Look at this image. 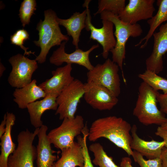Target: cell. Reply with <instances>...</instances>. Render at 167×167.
<instances>
[{
    "label": "cell",
    "mask_w": 167,
    "mask_h": 167,
    "mask_svg": "<svg viewBox=\"0 0 167 167\" xmlns=\"http://www.w3.org/2000/svg\"><path fill=\"white\" fill-rule=\"evenodd\" d=\"M29 36L28 32L26 30L22 29L16 31L10 37L11 44L19 46L24 51V55L35 54V52H32L30 51H28L27 50L29 48L26 47L24 45V42L29 39Z\"/></svg>",
    "instance_id": "28"
},
{
    "label": "cell",
    "mask_w": 167,
    "mask_h": 167,
    "mask_svg": "<svg viewBox=\"0 0 167 167\" xmlns=\"http://www.w3.org/2000/svg\"><path fill=\"white\" fill-rule=\"evenodd\" d=\"M132 157L140 167H163L161 158L146 160L142 155L135 151H133Z\"/></svg>",
    "instance_id": "30"
},
{
    "label": "cell",
    "mask_w": 167,
    "mask_h": 167,
    "mask_svg": "<svg viewBox=\"0 0 167 167\" xmlns=\"http://www.w3.org/2000/svg\"><path fill=\"white\" fill-rule=\"evenodd\" d=\"M131 128V124L121 117L111 116L100 118L92 123L88 139L91 142L101 138L107 139L123 150L129 156H132L133 151L130 147Z\"/></svg>",
    "instance_id": "1"
},
{
    "label": "cell",
    "mask_w": 167,
    "mask_h": 167,
    "mask_svg": "<svg viewBox=\"0 0 167 167\" xmlns=\"http://www.w3.org/2000/svg\"><path fill=\"white\" fill-rule=\"evenodd\" d=\"M157 101L160 106V110L164 114H167V93H159L157 97Z\"/></svg>",
    "instance_id": "31"
},
{
    "label": "cell",
    "mask_w": 167,
    "mask_h": 167,
    "mask_svg": "<svg viewBox=\"0 0 167 167\" xmlns=\"http://www.w3.org/2000/svg\"><path fill=\"white\" fill-rule=\"evenodd\" d=\"M89 149L93 153L94 158L92 162L95 165L99 167H120L114 163L111 157L107 155L99 143L92 144Z\"/></svg>",
    "instance_id": "24"
},
{
    "label": "cell",
    "mask_w": 167,
    "mask_h": 167,
    "mask_svg": "<svg viewBox=\"0 0 167 167\" xmlns=\"http://www.w3.org/2000/svg\"><path fill=\"white\" fill-rule=\"evenodd\" d=\"M156 4L158 7L157 13L147 21L150 28L149 31L146 36L135 45L136 47L139 46L145 41L144 44L141 45L140 48H145L157 28L163 22L167 21V0H158Z\"/></svg>",
    "instance_id": "23"
},
{
    "label": "cell",
    "mask_w": 167,
    "mask_h": 167,
    "mask_svg": "<svg viewBox=\"0 0 167 167\" xmlns=\"http://www.w3.org/2000/svg\"><path fill=\"white\" fill-rule=\"evenodd\" d=\"M152 52L145 61L146 70L158 74L163 69V57L167 52V22L162 24L159 31L154 32Z\"/></svg>",
    "instance_id": "14"
},
{
    "label": "cell",
    "mask_w": 167,
    "mask_h": 167,
    "mask_svg": "<svg viewBox=\"0 0 167 167\" xmlns=\"http://www.w3.org/2000/svg\"><path fill=\"white\" fill-rule=\"evenodd\" d=\"M101 19L112 22L115 27L114 34L116 38L115 47L110 51L112 61L116 63L122 70V75L126 82L122 70L123 61L125 58L126 43L130 37H136L143 33L141 26L139 24H129L120 20L118 15L104 11L100 14Z\"/></svg>",
    "instance_id": "4"
},
{
    "label": "cell",
    "mask_w": 167,
    "mask_h": 167,
    "mask_svg": "<svg viewBox=\"0 0 167 167\" xmlns=\"http://www.w3.org/2000/svg\"><path fill=\"white\" fill-rule=\"evenodd\" d=\"M87 16L86 9L82 13L75 12L69 18H57V22L66 29L67 35L72 38V44L76 49L79 48V37L82 30L85 28V21Z\"/></svg>",
    "instance_id": "20"
},
{
    "label": "cell",
    "mask_w": 167,
    "mask_h": 167,
    "mask_svg": "<svg viewBox=\"0 0 167 167\" xmlns=\"http://www.w3.org/2000/svg\"><path fill=\"white\" fill-rule=\"evenodd\" d=\"M137 131V126L134 124L132 126L131 131V148L148 159L161 158L163 149L165 147L164 142L158 141L153 139L150 141L145 140L139 137Z\"/></svg>",
    "instance_id": "16"
},
{
    "label": "cell",
    "mask_w": 167,
    "mask_h": 167,
    "mask_svg": "<svg viewBox=\"0 0 167 167\" xmlns=\"http://www.w3.org/2000/svg\"><path fill=\"white\" fill-rule=\"evenodd\" d=\"M0 77H2V75L3 73L6 70V68L0 62Z\"/></svg>",
    "instance_id": "36"
},
{
    "label": "cell",
    "mask_w": 167,
    "mask_h": 167,
    "mask_svg": "<svg viewBox=\"0 0 167 167\" xmlns=\"http://www.w3.org/2000/svg\"><path fill=\"white\" fill-rule=\"evenodd\" d=\"M67 42H62L56 50L54 51L49 58L51 64L56 66L61 65L63 63L76 64L84 66L88 71L94 68L90 62L89 55L94 49L99 47L98 44L93 45L88 50L84 51L78 48L73 52L66 53L65 51V45Z\"/></svg>",
    "instance_id": "12"
},
{
    "label": "cell",
    "mask_w": 167,
    "mask_h": 167,
    "mask_svg": "<svg viewBox=\"0 0 167 167\" xmlns=\"http://www.w3.org/2000/svg\"><path fill=\"white\" fill-rule=\"evenodd\" d=\"M90 1L86 0L83 5L87 11L85 29L87 31L90 32V39L96 41L102 46V56L104 58L107 59L109 52L114 49L116 44L113 31L114 25L112 22L106 19H102V26L101 28H96L92 24L88 6Z\"/></svg>",
    "instance_id": "10"
},
{
    "label": "cell",
    "mask_w": 167,
    "mask_h": 167,
    "mask_svg": "<svg viewBox=\"0 0 167 167\" xmlns=\"http://www.w3.org/2000/svg\"><path fill=\"white\" fill-rule=\"evenodd\" d=\"M89 130L85 125L82 131L83 136L79 135L77 137V142L81 145L84 159V167H94L91 160L87 145V138L88 135Z\"/></svg>",
    "instance_id": "29"
},
{
    "label": "cell",
    "mask_w": 167,
    "mask_h": 167,
    "mask_svg": "<svg viewBox=\"0 0 167 167\" xmlns=\"http://www.w3.org/2000/svg\"><path fill=\"white\" fill-rule=\"evenodd\" d=\"M62 151L61 157L54 165L57 167H84V159L82 147L74 141L69 146Z\"/></svg>",
    "instance_id": "22"
},
{
    "label": "cell",
    "mask_w": 167,
    "mask_h": 167,
    "mask_svg": "<svg viewBox=\"0 0 167 167\" xmlns=\"http://www.w3.org/2000/svg\"><path fill=\"white\" fill-rule=\"evenodd\" d=\"M160 126L164 129L167 130V122L165 123Z\"/></svg>",
    "instance_id": "37"
},
{
    "label": "cell",
    "mask_w": 167,
    "mask_h": 167,
    "mask_svg": "<svg viewBox=\"0 0 167 167\" xmlns=\"http://www.w3.org/2000/svg\"><path fill=\"white\" fill-rule=\"evenodd\" d=\"M125 0H99L98 3V9L94 14L95 16L106 11L118 15L125 7Z\"/></svg>",
    "instance_id": "26"
},
{
    "label": "cell",
    "mask_w": 167,
    "mask_h": 167,
    "mask_svg": "<svg viewBox=\"0 0 167 167\" xmlns=\"http://www.w3.org/2000/svg\"><path fill=\"white\" fill-rule=\"evenodd\" d=\"M36 83V80L34 79L24 87L15 89L13 94V101L19 108H27L29 104L46 96L45 92Z\"/></svg>",
    "instance_id": "19"
},
{
    "label": "cell",
    "mask_w": 167,
    "mask_h": 167,
    "mask_svg": "<svg viewBox=\"0 0 167 167\" xmlns=\"http://www.w3.org/2000/svg\"><path fill=\"white\" fill-rule=\"evenodd\" d=\"M155 0H129V3L118 15L122 21L131 24L153 17L155 10Z\"/></svg>",
    "instance_id": "13"
},
{
    "label": "cell",
    "mask_w": 167,
    "mask_h": 167,
    "mask_svg": "<svg viewBox=\"0 0 167 167\" xmlns=\"http://www.w3.org/2000/svg\"><path fill=\"white\" fill-rule=\"evenodd\" d=\"M161 158L163 167H167V149L165 147L163 149Z\"/></svg>",
    "instance_id": "34"
},
{
    "label": "cell",
    "mask_w": 167,
    "mask_h": 167,
    "mask_svg": "<svg viewBox=\"0 0 167 167\" xmlns=\"http://www.w3.org/2000/svg\"><path fill=\"white\" fill-rule=\"evenodd\" d=\"M72 64H67L52 71V76L40 84L38 86L49 94L58 96L75 79L71 75Z\"/></svg>",
    "instance_id": "15"
},
{
    "label": "cell",
    "mask_w": 167,
    "mask_h": 167,
    "mask_svg": "<svg viewBox=\"0 0 167 167\" xmlns=\"http://www.w3.org/2000/svg\"><path fill=\"white\" fill-rule=\"evenodd\" d=\"M84 99L92 108L110 110L118 103V97L106 88L91 82L84 84Z\"/></svg>",
    "instance_id": "11"
},
{
    "label": "cell",
    "mask_w": 167,
    "mask_h": 167,
    "mask_svg": "<svg viewBox=\"0 0 167 167\" xmlns=\"http://www.w3.org/2000/svg\"><path fill=\"white\" fill-rule=\"evenodd\" d=\"M6 113L4 115L3 119L2 120L0 125V138L2 136L5 132L6 127Z\"/></svg>",
    "instance_id": "35"
},
{
    "label": "cell",
    "mask_w": 167,
    "mask_h": 167,
    "mask_svg": "<svg viewBox=\"0 0 167 167\" xmlns=\"http://www.w3.org/2000/svg\"><path fill=\"white\" fill-rule=\"evenodd\" d=\"M120 166V167H133L131 159L128 157H123L122 158Z\"/></svg>",
    "instance_id": "33"
},
{
    "label": "cell",
    "mask_w": 167,
    "mask_h": 167,
    "mask_svg": "<svg viewBox=\"0 0 167 167\" xmlns=\"http://www.w3.org/2000/svg\"><path fill=\"white\" fill-rule=\"evenodd\" d=\"M159 93L144 82L140 84L133 113L143 125L161 126L167 122L165 114L157 107V97Z\"/></svg>",
    "instance_id": "3"
},
{
    "label": "cell",
    "mask_w": 167,
    "mask_h": 167,
    "mask_svg": "<svg viewBox=\"0 0 167 167\" xmlns=\"http://www.w3.org/2000/svg\"><path fill=\"white\" fill-rule=\"evenodd\" d=\"M8 61L12 69L8 82L11 87L21 88L32 82V75L38 68L35 59H31L24 55L18 54L10 57Z\"/></svg>",
    "instance_id": "9"
},
{
    "label": "cell",
    "mask_w": 167,
    "mask_h": 167,
    "mask_svg": "<svg viewBox=\"0 0 167 167\" xmlns=\"http://www.w3.org/2000/svg\"><path fill=\"white\" fill-rule=\"evenodd\" d=\"M166 76H167V75Z\"/></svg>",
    "instance_id": "39"
},
{
    "label": "cell",
    "mask_w": 167,
    "mask_h": 167,
    "mask_svg": "<svg viewBox=\"0 0 167 167\" xmlns=\"http://www.w3.org/2000/svg\"><path fill=\"white\" fill-rule=\"evenodd\" d=\"M44 16V20H40L36 25L39 39L33 41L41 48L39 55L35 59L39 64L45 62L47 56L51 48L60 46L62 42H67L69 40L67 35L62 32L57 20L58 17L54 11L51 9L45 11Z\"/></svg>",
    "instance_id": "2"
},
{
    "label": "cell",
    "mask_w": 167,
    "mask_h": 167,
    "mask_svg": "<svg viewBox=\"0 0 167 167\" xmlns=\"http://www.w3.org/2000/svg\"><path fill=\"white\" fill-rule=\"evenodd\" d=\"M84 93V84L75 79L57 97L58 107L55 114H58L61 120L75 118L78 104Z\"/></svg>",
    "instance_id": "7"
},
{
    "label": "cell",
    "mask_w": 167,
    "mask_h": 167,
    "mask_svg": "<svg viewBox=\"0 0 167 167\" xmlns=\"http://www.w3.org/2000/svg\"><path fill=\"white\" fill-rule=\"evenodd\" d=\"M48 127L43 125L39 128L37 136L38 140L36 148L37 167H51L57 159L53 155L51 144L47 134Z\"/></svg>",
    "instance_id": "17"
},
{
    "label": "cell",
    "mask_w": 167,
    "mask_h": 167,
    "mask_svg": "<svg viewBox=\"0 0 167 167\" xmlns=\"http://www.w3.org/2000/svg\"><path fill=\"white\" fill-rule=\"evenodd\" d=\"M85 126L81 115L72 118H66L59 126L51 130L47 136L51 143L62 150L71 145L75 138L82 133Z\"/></svg>",
    "instance_id": "6"
},
{
    "label": "cell",
    "mask_w": 167,
    "mask_h": 167,
    "mask_svg": "<svg viewBox=\"0 0 167 167\" xmlns=\"http://www.w3.org/2000/svg\"><path fill=\"white\" fill-rule=\"evenodd\" d=\"M36 6L35 0H24L22 2L19 15L23 27L29 24L32 16L36 10Z\"/></svg>",
    "instance_id": "27"
},
{
    "label": "cell",
    "mask_w": 167,
    "mask_h": 167,
    "mask_svg": "<svg viewBox=\"0 0 167 167\" xmlns=\"http://www.w3.org/2000/svg\"><path fill=\"white\" fill-rule=\"evenodd\" d=\"M156 135L161 138L165 143V147L167 149V130L159 126L155 133Z\"/></svg>",
    "instance_id": "32"
},
{
    "label": "cell",
    "mask_w": 167,
    "mask_h": 167,
    "mask_svg": "<svg viewBox=\"0 0 167 167\" xmlns=\"http://www.w3.org/2000/svg\"><path fill=\"white\" fill-rule=\"evenodd\" d=\"M57 97L55 95L49 94L43 99L36 101L28 105L27 109L31 124L36 128H40L43 125L41 117L45 111L48 110H57Z\"/></svg>",
    "instance_id": "18"
},
{
    "label": "cell",
    "mask_w": 167,
    "mask_h": 167,
    "mask_svg": "<svg viewBox=\"0 0 167 167\" xmlns=\"http://www.w3.org/2000/svg\"><path fill=\"white\" fill-rule=\"evenodd\" d=\"M138 77L154 90H161L163 94L167 93V79L146 70L144 72L139 74Z\"/></svg>",
    "instance_id": "25"
},
{
    "label": "cell",
    "mask_w": 167,
    "mask_h": 167,
    "mask_svg": "<svg viewBox=\"0 0 167 167\" xmlns=\"http://www.w3.org/2000/svg\"><path fill=\"white\" fill-rule=\"evenodd\" d=\"M51 167H57L55 166L54 164Z\"/></svg>",
    "instance_id": "38"
},
{
    "label": "cell",
    "mask_w": 167,
    "mask_h": 167,
    "mask_svg": "<svg viewBox=\"0 0 167 167\" xmlns=\"http://www.w3.org/2000/svg\"><path fill=\"white\" fill-rule=\"evenodd\" d=\"M36 134L29 131L20 132L17 136L18 144L8 157V167H34L36 148L33 143Z\"/></svg>",
    "instance_id": "8"
},
{
    "label": "cell",
    "mask_w": 167,
    "mask_h": 167,
    "mask_svg": "<svg viewBox=\"0 0 167 167\" xmlns=\"http://www.w3.org/2000/svg\"><path fill=\"white\" fill-rule=\"evenodd\" d=\"M6 123V131L2 136L0 138L1 154L0 155V167H8V159L9 156L16 149V146L12 140L11 131L13 126L16 119L15 114L12 113L7 112Z\"/></svg>",
    "instance_id": "21"
},
{
    "label": "cell",
    "mask_w": 167,
    "mask_h": 167,
    "mask_svg": "<svg viewBox=\"0 0 167 167\" xmlns=\"http://www.w3.org/2000/svg\"><path fill=\"white\" fill-rule=\"evenodd\" d=\"M119 68L116 63L107 58L103 64H98L92 70L88 71L87 82L103 86L118 97L121 93Z\"/></svg>",
    "instance_id": "5"
}]
</instances>
